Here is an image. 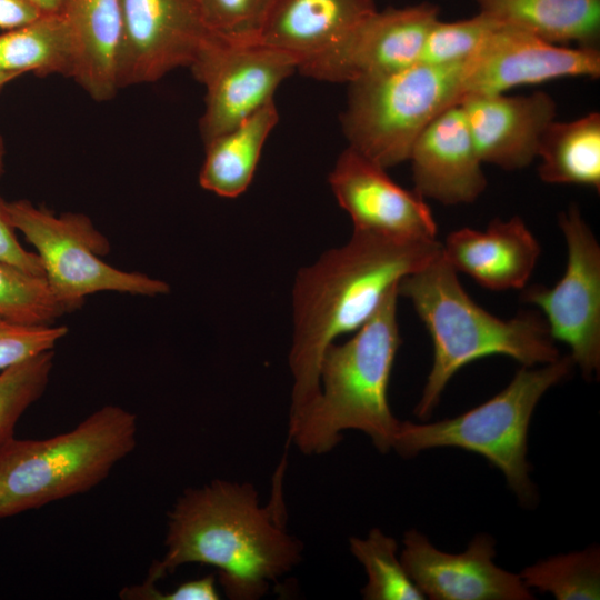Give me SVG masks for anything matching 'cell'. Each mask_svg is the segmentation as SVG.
<instances>
[{
	"label": "cell",
	"mask_w": 600,
	"mask_h": 600,
	"mask_svg": "<svg viewBox=\"0 0 600 600\" xmlns=\"http://www.w3.org/2000/svg\"><path fill=\"white\" fill-rule=\"evenodd\" d=\"M281 476L266 507L249 482L214 479L186 489L168 513L166 552L143 582L156 584L182 564L202 563L218 571L229 599L262 598L302 560V542L286 527Z\"/></svg>",
	"instance_id": "1"
},
{
	"label": "cell",
	"mask_w": 600,
	"mask_h": 600,
	"mask_svg": "<svg viewBox=\"0 0 600 600\" xmlns=\"http://www.w3.org/2000/svg\"><path fill=\"white\" fill-rule=\"evenodd\" d=\"M441 250L438 240H399L352 231L346 244L330 249L298 272L292 289L288 426L319 391L326 349L367 323L403 278Z\"/></svg>",
	"instance_id": "2"
},
{
	"label": "cell",
	"mask_w": 600,
	"mask_h": 600,
	"mask_svg": "<svg viewBox=\"0 0 600 600\" xmlns=\"http://www.w3.org/2000/svg\"><path fill=\"white\" fill-rule=\"evenodd\" d=\"M398 292L410 300L432 340V366L414 408L422 420L438 406L451 378L474 360L504 356L536 367L561 357L539 311L523 310L511 319L493 316L468 294L442 250L403 278Z\"/></svg>",
	"instance_id": "3"
},
{
	"label": "cell",
	"mask_w": 600,
	"mask_h": 600,
	"mask_svg": "<svg viewBox=\"0 0 600 600\" xmlns=\"http://www.w3.org/2000/svg\"><path fill=\"white\" fill-rule=\"evenodd\" d=\"M398 298L397 287L350 339L326 349L319 391L288 426L289 440L301 453H328L348 430L364 433L381 453L392 450L400 424L388 401L392 367L401 344Z\"/></svg>",
	"instance_id": "4"
},
{
	"label": "cell",
	"mask_w": 600,
	"mask_h": 600,
	"mask_svg": "<svg viewBox=\"0 0 600 600\" xmlns=\"http://www.w3.org/2000/svg\"><path fill=\"white\" fill-rule=\"evenodd\" d=\"M137 416L108 404L72 430L0 446V519L84 493L137 446Z\"/></svg>",
	"instance_id": "5"
},
{
	"label": "cell",
	"mask_w": 600,
	"mask_h": 600,
	"mask_svg": "<svg viewBox=\"0 0 600 600\" xmlns=\"http://www.w3.org/2000/svg\"><path fill=\"white\" fill-rule=\"evenodd\" d=\"M570 356L521 367L509 384L486 402L450 419L400 421L392 450L411 458L432 448H460L484 457L498 468L523 506L537 499L527 460L528 429L542 396L571 373Z\"/></svg>",
	"instance_id": "6"
},
{
	"label": "cell",
	"mask_w": 600,
	"mask_h": 600,
	"mask_svg": "<svg viewBox=\"0 0 600 600\" xmlns=\"http://www.w3.org/2000/svg\"><path fill=\"white\" fill-rule=\"evenodd\" d=\"M463 62H419L349 83L341 119L349 148L384 169L408 161L422 130L459 103Z\"/></svg>",
	"instance_id": "7"
},
{
	"label": "cell",
	"mask_w": 600,
	"mask_h": 600,
	"mask_svg": "<svg viewBox=\"0 0 600 600\" xmlns=\"http://www.w3.org/2000/svg\"><path fill=\"white\" fill-rule=\"evenodd\" d=\"M8 212L14 229L36 248L50 288L74 310L97 292L154 297L170 290L163 280L104 262L101 257L109 252L110 244L82 213L56 216L28 200L8 202Z\"/></svg>",
	"instance_id": "8"
},
{
	"label": "cell",
	"mask_w": 600,
	"mask_h": 600,
	"mask_svg": "<svg viewBox=\"0 0 600 600\" xmlns=\"http://www.w3.org/2000/svg\"><path fill=\"white\" fill-rule=\"evenodd\" d=\"M567 247L562 277L552 287L531 286L522 301L540 309L554 341L569 347L586 378L600 370V244L579 208L560 212Z\"/></svg>",
	"instance_id": "9"
},
{
	"label": "cell",
	"mask_w": 600,
	"mask_h": 600,
	"mask_svg": "<svg viewBox=\"0 0 600 600\" xmlns=\"http://www.w3.org/2000/svg\"><path fill=\"white\" fill-rule=\"evenodd\" d=\"M298 66L293 56L260 42L236 43L210 34L189 67L206 87L200 119L204 144L273 101L279 84Z\"/></svg>",
	"instance_id": "10"
},
{
	"label": "cell",
	"mask_w": 600,
	"mask_h": 600,
	"mask_svg": "<svg viewBox=\"0 0 600 600\" xmlns=\"http://www.w3.org/2000/svg\"><path fill=\"white\" fill-rule=\"evenodd\" d=\"M439 20L430 2L373 11L340 42L301 62L298 70L321 81L351 83L419 63L424 39Z\"/></svg>",
	"instance_id": "11"
},
{
	"label": "cell",
	"mask_w": 600,
	"mask_h": 600,
	"mask_svg": "<svg viewBox=\"0 0 600 600\" xmlns=\"http://www.w3.org/2000/svg\"><path fill=\"white\" fill-rule=\"evenodd\" d=\"M599 74V49L550 43L498 22L462 64L460 101L472 94L504 93L520 86Z\"/></svg>",
	"instance_id": "12"
},
{
	"label": "cell",
	"mask_w": 600,
	"mask_h": 600,
	"mask_svg": "<svg viewBox=\"0 0 600 600\" xmlns=\"http://www.w3.org/2000/svg\"><path fill=\"white\" fill-rule=\"evenodd\" d=\"M120 1L119 89L153 82L179 67H190L211 34L197 0Z\"/></svg>",
	"instance_id": "13"
},
{
	"label": "cell",
	"mask_w": 600,
	"mask_h": 600,
	"mask_svg": "<svg viewBox=\"0 0 600 600\" xmlns=\"http://www.w3.org/2000/svg\"><path fill=\"white\" fill-rule=\"evenodd\" d=\"M386 170L349 147L337 159L329 184L353 231L399 240H438V226L426 199L396 183Z\"/></svg>",
	"instance_id": "14"
},
{
	"label": "cell",
	"mask_w": 600,
	"mask_h": 600,
	"mask_svg": "<svg viewBox=\"0 0 600 600\" xmlns=\"http://www.w3.org/2000/svg\"><path fill=\"white\" fill-rule=\"evenodd\" d=\"M400 559L412 581L432 600H530L519 574L498 567L496 541L477 534L460 553L436 548L416 529L407 531Z\"/></svg>",
	"instance_id": "15"
},
{
	"label": "cell",
	"mask_w": 600,
	"mask_h": 600,
	"mask_svg": "<svg viewBox=\"0 0 600 600\" xmlns=\"http://www.w3.org/2000/svg\"><path fill=\"white\" fill-rule=\"evenodd\" d=\"M482 163L519 170L537 159L542 136L556 120L544 91L527 96L472 94L459 102Z\"/></svg>",
	"instance_id": "16"
},
{
	"label": "cell",
	"mask_w": 600,
	"mask_h": 600,
	"mask_svg": "<svg viewBox=\"0 0 600 600\" xmlns=\"http://www.w3.org/2000/svg\"><path fill=\"white\" fill-rule=\"evenodd\" d=\"M414 191L453 206L476 201L487 187L463 110L454 104L420 133L410 152Z\"/></svg>",
	"instance_id": "17"
},
{
	"label": "cell",
	"mask_w": 600,
	"mask_h": 600,
	"mask_svg": "<svg viewBox=\"0 0 600 600\" xmlns=\"http://www.w3.org/2000/svg\"><path fill=\"white\" fill-rule=\"evenodd\" d=\"M441 244L458 273L492 291L523 289L541 253L537 238L519 217L493 219L484 230L460 228Z\"/></svg>",
	"instance_id": "18"
},
{
	"label": "cell",
	"mask_w": 600,
	"mask_h": 600,
	"mask_svg": "<svg viewBox=\"0 0 600 600\" xmlns=\"http://www.w3.org/2000/svg\"><path fill=\"white\" fill-rule=\"evenodd\" d=\"M376 10L374 0H273L259 42L300 64L336 46Z\"/></svg>",
	"instance_id": "19"
},
{
	"label": "cell",
	"mask_w": 600,
	"mask_h": 600,
	"mask_svg": "<svg viewBox=\"0 0 600 600\" xmlns=\"http://www.w3.org/2000/svg\"><path fill=\"white\" fill-rule=\"evenodd\" d=\"M72 44L71 77L96 101L117 93L122 37L120 0H63Z\"/></svg>",
	"instance_id": "20"
},
{
	"label": "cell",
	"mask_w": 600,
	"mask_h": 600,
	"mask_svg": "<svg viewBox=\"0 0 600 600\" xmlns=\"http://www.w3.org/2000/svg\"><path fill=\"white\" fill-rule=\"evenodd\" d=\"M479 12L550 43L598 49L600 0H474Z\"/></svg>",
	"instance_id": "21"
},
{
	"label": "cell",
	"mask_w": 600,
	"mask_h": 600,
	"mask_svg": "<svg viewBox=\"0 0 600 600\" xmlns=\"http://www.w3.org/2000/svg\"><path fill=\"white\" fill-rule=\"evenodd\" d=\"M274 101L204 144L200 186L224 198L243 193L252 181L262 148L278 122Z\"/></svg>",
	"instance_id": "22"
},
{
	"label": "cell",
	"mask_w": 600,
	"mask_h": 600,
	"mask_svg": "<svg viewBox=\"0 0 600 600\" xmlns=\"http://www.w3.org/2000/svg\"><path fill=\"white\" fill-rule=\"evenodd\" d=\"M539 178L551 184L600 190V114L552 121L539 144Z\"/></svg>",
	"instance_id": "23"
},
{
	"label": "cell",
	"mask_w": 600,
	"mask_h": 600,
	"mask_svg": "<svg viewBox=\"0 0 600 600\" xmlns=\"http://www.w3.org/2000/svg\"><path fill=\"white\" fill-rule=\"evenodd\" d=\"M0 71L71 77L72 44L63 16L42 14L29 24L1 33Z\"/></svg>",
	"instance_id": "24"
},
{
	"label": "cell",
	"mask_w": 600,
	"mask_h": 600,
	"mask_svg": "<svg viewBox=\"0 0 600 600\" xmlns=\"http://www.w3.org/2000/svg\"><path fill=\"white\" fill-rule=\"evenodd\" d=\"M349 548L367 574L361 589L364 600L426 599L403 567L394 538L372 528L364 538L351 537Z\"/></svg>",
	"instance_id": "25"
},
{
	"label": "cell",
	"mask_w": 600,
	"mask_h": 600,
	"mask_svg": "<svg viewBox=\"0 0 600 600\" xmlns=\"http://www.w3.org/2000/svg\"><path fill=\"white\" fill-rule=\"evenodd\" d=\"M519 576L529 589L551 593L557 600H598L600 550L591 546L552 556L524 568Z\"/></svg>",
	"instance_id": "26"
},
{
	"label": "cell",
	"mask_w": 600,
	"mask_h": 600,
	"mask_svg": "<svg viewBox=\"0 0 600 600\" xmlns=\"http://www.w3.org/2000/svg\"><path fill=\"white\" fill-rule=\"evenodd\" d=\"M74 309L61 300L44 277L0 261V316L29 324H51Z\"/></svg>",
	"instance_id": "27"
},
{
	"label": "cell",
	"mask_w": 600,
	"mask_h": 600,
	"mask_svg": "<svg viewBox=\"0 0 600 600\" xmlns=\"http://www.w3.org/2000/svg\"><path fill=\"white\" fill-rule=\"evenodd\" d=\"M53 350L41 352L0 373V446L14 437L17 422L44 393L53 368Z\"/></svg>",
	"instance_id": "28"
},
{
	"label": "cell",
	"mask_w": 600,
	"mask_h": 600,
	"mask_svg": "<svg viewBox=\"0 0 600 600\" xmlns=\"http://www.w3.org/2000/svg\"><path fill=\"white\" fill-rule=\"evenodd\" d=\"M497 23L480 12L472 18L452 22L439 19L424 39L419 62L432 66L463 62Z\"/></svg>",
	"instance_id": "29"
},
{
	"label": "cell",
	"mask_w": 600,
	"mask_h": 600,
	"mask_svg": "<svg viewBox=\"0 0 600 600\" xmlns=\"http://www.w3.org/2000/svg\"><path fill=\"white\" fill-rule=\"evenodd\" d=\"M273 0H197L207 30L236 43L259 42Z\"/></svg>",
	"instance_id": "30"
},
{
	"label": "cell",
	"mask_w": 600,
	"mask_h": 600,
	"mask_svg": "<svg viewBox=\"0 0 600 600\" xmlns=\"http://www.w3.org/2000/svg\"><path fill=\"white\" fill-rule=\"evenodd\" d=\"M67 333L66 326L21 323L0 316V370L53 350Z\"/></svg>",
	"instance_id": "31"
},
{
	"label": "cell",
	"mask_w": 600,
	"mask_h": 600,
	"mask_svg": "<svg viewBox=\"0 0 600 600\" xmlns=\"http://www.w3.org/2000/svg\"><path fill=\"white\" fill-rule=\"evenodd\" d=\"M216 583V576L208 574L182 582L170 592H161L154 587L156 584L142 582L139 586L124 588L120 592V598L139 600H218L220 593Z\"/></svg>",
	"instance_id": "32"
},
{
	"label": "cell",
	"mask_w": 600,
	"mask_h": 600,
	"mask_svg": "<svg viewBox=\"0 0 600 600\" xmlns=\"http://www.w3.org/2000/svg\"><path fill=\"white\" fill-rule=\"evenodd\" d=\"M8 212V202L0 196V261L30 274L44 277L42 262L36 252L26 250L19 242ZM46 278V277H44Z\"/></svg>",
	"instance_id": "33"
},
{
	"label": "cell",
	"mask_w": 600,
	"mask_h": 600,
	"mask_svg": "<svg viewBox=\"0 0 600 600\" xmlns=\"http://www.w3.org/2000/svg\"><path fill=\"white\" fill-rule=\"evenodd\" d=\"M43 13L29 0H0V29L13 30L29 24Z\"/></svg>",
	"instance_id": "34"
},
{
	"label": "cell",
	"mask_w": 600,
	"mask_h": 600,
	"mask_svg": "<svg viewBox=\"0 0 600 600\" xmlns=\"http://www.w3.org/2000/svg\"><path fill=\"white\" fill-rule=\"evenodd\" d=\"M29 1H31L43 14L58 12L63 2V0H29Z\"/></svg>",
	"instance_id": "35"
},
{
	"label": "cell",
	"mask_w": 600,
	"mask_h": 600,
	"mask_svg": "<svg viewBox=\"0 0 600 600\" xmlns=\"http://www.w3.org/2000/svg\"><path fill=\"white\" fill-rule=\"evenodd\" d=\"M20 74L0 71V89Z\"/></svg>",
	"instance_id": "36"
},
{
	"label": "cell",
	"mask_w": 600,
	"mask_h": 600,
	"mask_svg": "<svg viewBox=\"0 0 600 600\" xmlns=\"http://www.w3.org/2000/svg\"><path fill=\"white\" fill-rule=\"evenodd\" d=\"M3 167H4V142L2 137L0 136V177L3 173Z\"/></svg>",
	"instance_id": "37"
}]
</instances>
